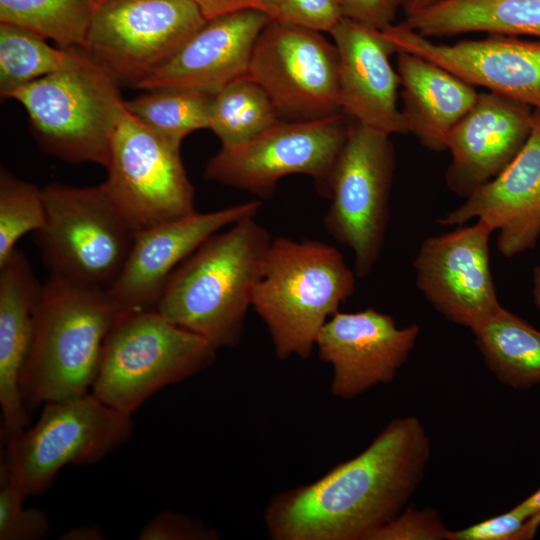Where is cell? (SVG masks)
<instances>
[{"label": "cell", "mask_w": 540, "mask_h": 540, "mask_svg": "<svg viewBox=\"0 0 540 540\" xmlns=\"http://www.w3.org/2000/svg\"><path fill=\"white\" fill-rule=\"evenodd\" d=\"M270 21L330 32L343 18L337 0H258Z\"/></svg>", "instance_id": "32"}, {"label": "cell", "mask_w": 540, "mask_h": 540, "mask_svg": "<svg viewBox=\"0 0 540 540\" xmlns=\"http://www.w3.org/2000/svg\"><path fill=\"white\" fill-rule=\"evenodd\" d=\"M533 112L531 106L508 97L479 93L447 139L452 155L445 175L448 188L467 198L500 174L529 138Z\"/></svg>", "instance_id": "18"}, {"label": "cell", "mask_w": 540, "mask_h": 540, "mask_svg": "<svg viewBox=\"0 0 540 540\" xmlns=\"http://www.w3.org/2000/svg\"><path fill=\"white\" fill-rule=\"evenodd\" d=\"M397 72L408 133L430 150H446L451 130L474 106L479 93L443 67L407 52H397Z\"/></svg>", "instance_id": "23"}, {"label": "cell", "mask_w": 540, "mask_h": 540, "mask_svg": "<svg viewBox=\"0 0 540 540\" xmlns=\"http://www.w3.org/2000/svg\"><path fill=\"white\" fill-rule=\"evenodd\" d=\"M26 497L15 482L1 479L0 540H38L48 533V516L39 508L24 507Z\"/></svg>", "instance_id": "31"}, {"label": "cell", "mask_w": 540, "mask_h": 540, "mask_svg": "<svg viewBox=\"0 0 540 540\" xmlns=\"http://www.w3.org/2000/svg\"><path fill=\"white\" fill-rule=\"evenodd\" d=\"M350 125L344 113L305 121L280 120L244 143L221 146L207 162L204 177L261 200L272 196L281 178L304 174L328 198L331 173Z\"/></svg>", "instance_id": "10"}, {"label": "cell", "mask_w": 540, "mask_h": 540, "mask_svg": "<svg viewBox=\"0 0 540 540\" xmlns=\"http://www.w3.org/2000/svg\"><path fill=\"white\" fill-rule=\"evenodd\" d=\"M247 77L265 90L280 118L342 113L338 51L319 31L270 21L256 40Z\"/></svg>", "instance_id": "13"}, {"label": "cell", "mask_w": 540, "mask_h": 540, "mask_svg": "<svg viewBox=\"0 0 540 540\" xmlns=\"http://www.w3.org/2000/svg\"><path fill=\"white\" fill-rule=\"evenodd\" d=\"M404 22L427 38L487 32L540 39V0H436Z\"/></svg>", "instance_id": "24"}, {"label": "cell", "mask_w": 540, "mask_h": 540, "mask_svg": "<svg viewBox=\"0 0 540 540\" xmlns=\"http://www.w3.org/2000/svg\"><path fill=\"white\" fill-rule=\"evenodd\" d=\"M218 534L184 514L165 511L149 521L140 532V540H213Z\"/></svg>", "instance_id": "35"}, {"label": "cell", "mask_w": 540, "mask_h": 540, "mask_svg": "<svg viewBox=\"0 0 540 540\" xmlns=\"http://www.w3.org/2000/svg\"><path fill=\"white\" fill-rule=\"evenodd\" d=\"M476 217L500 231L497 246L503 256L535 246L540 235V109H534L530 136L512 162L438 223L461 225Z\"/></svg>", "instance_id": "20"}, {"label": "cell", "mask_w": 540, "mask_h": 540, "mask_svg": "<svg viewBox=\"0 0 540 540\" xmlns=\"http://www.w3.org/2000/svg\"><path fill=\"white\" fill-rule=\"evenodd\" d=\"M59 539L61 540H102L104 534L101 529L94 525H86L82 527L72 528L67 530Z\"/></svg>", "instance_id": "38"}, {"label": "cell", "mask_w": 540, "mask_h": 540, "mask_svg": "<svg viewBox=\"0 0 540 540\" xmlns=\"http://www.w3.org/2000/svg\"><path fill=\"white\" fill-rule=\"evenodd\" d=\"M46 224L37 245L50 274L109 288L121 273L135 234L103 187L51 183L42 189Z\"/></svg>", "instance_id": "7"}, {"label": "cell", "mask_w": 540, "mask_h": 540, "mask_svg": "<svg viewBox=\"0 0 540 540\" xmlns=\"http://www.w3.org/2000/svg\"><path fill=\"white\" fill-rule=\"evenodd\" d=\"M389 136L354 121L329 181L323 225L352 250L358 278L373 270L385 239L395 169Z\"/></svg>", "instance_id": "9"}, {"label": "cell", "mask_w": 540, "mask_h": 540, "mask_svg": "<svg viewBox=\"0 0 540 540\" xmlns=\"http://www.w3.org/2000/svg\"><path fill=\"white\" fill-rule=\"evenodd\" d=\"M118 86L84 53L77 64L36 79L8 98L25 108L45 152L67 162L105 167L112 135L125 111Z\"/></svg>", "instance_id": "6"}, {"label": "cell", "mask_w": 540, "mask_h": 540, "mask_svg": "<svg viewBox=\"0 0 540 540\" xmlns=\"http://www.w3.org/2000/svg\"><path fill=\"white\" fill-rule=\"evenodd\" d=\"M132 428V415L91 392L46 403L36 424L7 442L1 479L12 480L27 496L41 494L62 468L101 460L129 438Z\"/></svg>", "instance_id": "8"}, {"label": "cell", "mask_w": 540, "mask_h": 540, "mask_svg": "<svg viewBox=\"0 0 540 540\" xmlns=\"http://www.w3.org/2000/svg\"><path fill=\"white\" fill-rule=\"evenodd\" d=\"M471 331L500 383L514 389L540 383V331L503 307Z\"/></svg>", "instance_id": "25"}, {"label": "cell", "mask_w": 540, "mask_h": 540, "mask_svg": "<svg viewBox=\"0 0 540 540\" xmlns=\"http://www.w3.org/2000/svg\"><path fill=\"white\" fill-rule=\"evenodd\" d=\"M420 327H397L374 308L338 311L320 330L315 347L333 368L331 393L351 400L378 384L394 380L415 346Z\"/></svg>", "instance_id": "16"}, {"label": "cell", "mask_w": 540, "mask_h": 540, "mask_svg": "<svg viewBox=\"0 0 540 540\" xmlns=\"http://www.w3.org/2000/svg\"><path fill=\"white\" fill-rule=\"evenodd\" d=\"M282 120L265 90L243 77L214 93L209 129L223 147L244 143Z\"/></svg>", "instance_id": "28"}, {"label": "cell", "mask_w": 540, "mask_h": 540, "mask_svg": "<svg viewBox=\"0 0 540 540\" xmlns=\"http://www.w3.org/2000/svg\"><path fill=\"white\" fill-rule=\"evenodd\" d=\"M269 22L268 16L258 9H243L207 20L165 65L136 88L216 93L247 77L254 45Z\"/></svg>", "instance_id": "21"}, {"label": "cell", "mask_w": 540, "mask_h": 540, "mask_svg": "<svg viewBox=\"0 0 540 540\" xmlns=\"http://www.w3.org/2000/svg\"><path fill=\"white\" fill-rule=\"evenodd\" d=\"M206 21L191 0H109L94 9L81 50L119 85L137 87Z\"/></svg>", "instance_id": "12"}, {"label": "cell", "mask_w": 540, "mask_h": 540, "mask_svg": "<svg viewBox=\"0 0 540 540\" xmlns=\"http://www.w3.org/2000/svg\"><path fill=\"white\" fill-rule=\"evenodd\" d=\"M109 0H94V5H95V8L99 5H101L102 3L104 2H107Z\"/></svg>", "instance_id": "42"}, {"label": "cell", "mask_w": 540, "mask_h": 540, "mask_svg": "<svg viewBox=\"0 0 540 540\" xmlns=\"http://www.w3.org/2000/svg\"><path fill=\"white\" fill-rule=\"evenodd\" d=\"M271 242L255 216L213 234L174 271L155 310L215 349L237 346Z\"/></svg>", "instance_id": "2"}, {"label": "cell", "mask_w": 540, "mask_h": 540, "mask_svg": "<svg viewBox=\"0 0 540 540\" xmlns=\"http://www.w3.org/2000/svg\"><path fill=\"white\" fill-rule=\"evenodd\" d=\"M435 1L436 0H402L401 7L405 12L406 17H408L431 5Z\"/></svg>", "instance_id": "40"}, {"label": "cell", "mask_w": 540, "mask_h": 540, "mask_svg": "<svg viewBox=\"0 0 540 540\" xmlns=\"http://www.w3.org/2000/svg\"><path fill=\"white\" fill-rule=\"evenodd\" d=\"M356 278L342 253L328 244L272 239L252 307L279 359L310 357L324 324L353 294Z\"/></svg>", "instance_id": "4"}, {"label": "cell", "mask_w": 540, "mask_h": 540, "mask_svg": "<svg viewBox=\"0 0 540 540\" xmlns=\"http://www.w3.org/2000/svg\"><path fill=\"white\" fill-rule=\"evenodd\" d=\"M206 20L243 10L258 9V0H191Z\"/></svg>", "instance_id": "37"}, {"label": "cell", "mask_w": 540, "mask_h": 540, "mask_svg": "<svg viewBox=\"0 0 540 540\" xmlns=\"http://www.w3.org/2000/svg\"><path fill=\"white\" fill-rule=\"evenodd\" d=\"M120 315L107 288L49 275L19 381L27 410L91 392L105 340Z\"/></svg>", "instance_id": "3"}, {"label": "cell", "mask_w": 540, "mask_h": 540, "mask_svg": "<svg viewBox=\"0 0 540 540\" xmlns=\"http://www.w3.org/2000/svg\"><path fill=\"white\" fill-rule=\"evenodd\" d=\"M534 287H533V297L534 303L538 310L540 311V266L534 269Z\"/></svg>", "instance_id": "41"}, {"label": "cell", "mask_w": 540, "mask_h": 540, "mask_svg": "<svg viewBox=\"0 0 540 540\" xmlns=\"http://www.w3.org/2000/svg\"><path fill=\"white\" fill-rule=\"evenodd\" d=\"M450 533L433 508L405 507L369 540H450Z\"/></svg>", "instance_id": "33"}, {"label": "cell", "mask_w": 540, "mask_h": 540, "mask_svg": "<svg viewBox=\"0 0 540 540\" xmlns=\"http://www.w3.org/2000/svg\"><path fill=\"white\" fill-rule=\"evenodd\" d=\"M430 456L421 421L396 418L360 454L272 498L267 532L275 540H369L406 507Z\"/></svg>", "instance_id": "1"}, {"label": "cell", "mask_w": 540, "mask_h": 540, "mask_svg": "<svg viewBox=\"0 0 540 540\" xmlns=\"http://www.w3.org/2000/svg\"><path fill=\"white\" fill-rule=\"evenodd\" d=\"M540 527V517H527L514 507L466 528L452 531L450 540H526Z\"/></svg>", "instance_id": "34"}, {"label": "cell", "mask_w": 540, "mask_h": 540, "mask_svg": "<svg viewBox=\"0 0 540 540\" xmlns=\"http://www.w3.org/2000/svg\"><path fill=\"white\" fill-rule=\"evenodd\" d=\"M180 148L146 128L125 109L111 138L107 179L101 184L135 234L195 210V194Z\"/></svg>", "instance_id": "11"}, {"label": "cell", "mask_w": 540, "mask_h": 540, "mask_svg": "<svg viewBox=\"0 0 540 540\" xmlns=\"http://www.w3.org/2000/svg\"><path fill=\"white\" fill-rule=\"evenodd\" d=\"M94 0H0V23L51 39L63 49H83Z\"/></svg>", "instance_id": "29"}, {"label": "cell", "mask_w": 540, "mask_h": 540, "mask_svg": "<svg viewBox=\"0 0 540 540\" xmlns=\"http://www.w3.org/2000/svg\"><path fill=\"white\" fill-rule=\"evenodd\" d=\"M46 224L42 189L20 180L4 167L0 171V265L25 234Z\"/></svg>", "instance_id": "30"}, {"label": "cell", "mask_w": 540, "mask_h": 540, "mask_svg": "<svg viewBox=\"0 0 540 540\" xmlns=\"http://www.w3.org/2000/svg\"><path fill=\"white\" fill-rule=\"evenodd\" d=\"M260 199L197 212L135 236L125 265L107 288L121 314L155 310L174 271L203 242L227 226L255 216Z\"/></svg>", "instance_id": "17"}, {"label": "cell", "mask_w": 540, "mask_h": 540, "mask_svg": "<svg viewBox=\"0 0 540 540\" xmlns=\"http://www.w3.org/2000/svg\"><path fill=\"white\" fill-rule=\"evenodd\" d=\"M382 33L397 52L417 55L472 86L540 109V39L489 34L479 40L437 44L405 22L391 24Z\"/></svg>", "instance_id": "15"}, {"label": "cell", "mask_w": 540, "mask_h": 540, "mask_svg": "<svg viewBox=\"0 0 540 540\" xmlns=\"http://www.w3.org/2000/svg\"><path fill=\"white\" fill-rule=\"evenodd\" d=\"M42 289L27 257L16 248L0 265V405L6 441L29 425L19 381L32 346Z\"/></svg>", "instance_id": "22"}, {"label": "cell", "mask_w": 540, "mask_h": 540, "mask_svg": "<svg viewBox=\"0 0 540 540\" xmlns=\"http://www.w3.org/2000/svg\"><path fill=\"white\" fill-rule=\"evenodd\" d=\"M81 49L55 48L28 29L0 23V94L7 99L16 89L77 64Z\"/></svg>", "instance_id": "27"}, {"label": "cell", "mask_w": 540, "mask_h": 540, "mask_svg": "<svg viewBox=\"0 0 540 540\" xmlns=\"http://www.w3.org/2000/svg\"><path fill=\"white\" fill-rule=\"evenodd\" d=\"M514 508L527 517H540V488Z\"/></svg>", "instance_id": "39"}, {"label": "cell", "mask_w": 540, "mask_h": 540, "mask_svg": "<svg viewBox=\"0 0 540 540\" xmlns=\"http://www.w3.org/2000/svg\"><path fill=\"white\" fill-rule=\"evenodd\" d=\"M478 219L472 226L429 237L414 259L416 285L445 318L470 330L500 305L490 268L489 236Z\"/></svg>", "instance_id": "14"}, {"label": "cell", "mask_w": 540, "mask_h": 540, "mask_svg": "<svg viewBox=\"0 0 540 540\" xmlns=\"http://www.w3.org/2000/svg\"><path fill=\"white\" fill-rule=\"evenodd\" d=\"M342 16L378 30L393 24L402 0H337Z\"/></svg>", "instance_id": "36"}, {"label": "cell", "mask_w": 540, "mask_h": 540, "mask_svg": "<svg viewBox=\"0 0 540 540\" xmlns=\"http://www.w3.org/2000/svg\"><path fill=\"white\" fill-rule=\"evenodd\" d=\"M339 55L341 111L355 122L391 135L408 133L397 106L396 47L381 30L343 17L329 32Z\"/></svg>", "instance_id": "19"}, {"label": "cell", "mask_w": 540, "mask_h": 540, "mask_svg": "<svg viewBox=\"0 0 540 540\" xmlns=\"http://www.w3.org/2000/svg\"><path fill=\"white\" fill-rule=\"evenodd\" d=\"M216 350L157 310L122 314L105 340L91 393L132 415L160 389L211 366Z\"/></svg>", "instance_id": "5"}, {"label": "cell", "mask_w": 540, "mask_h": 540, "mask_svg": "<svg viewBox=\"0 0 540 540\" xmlns=\"http://www.w3.org/2000/svg\"><path fill=\"white\" fill-rule=\"evenodd\" d=\"M125 100L129 114L171 144L181 147L195 130L209 128L214 93L197 89L161 88Z\"/></svg>", "instance_id": "26"}]
</instances>
